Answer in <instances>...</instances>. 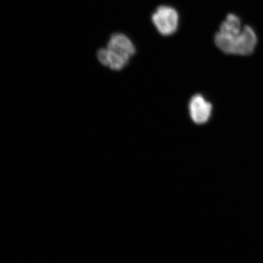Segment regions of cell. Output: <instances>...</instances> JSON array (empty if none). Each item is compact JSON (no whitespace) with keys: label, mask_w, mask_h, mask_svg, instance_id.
<instances>
[{"label":"cell","mask_w":263,"mask_h":263,"mask_svg":"<svg viewBox=\"0 0 263 263\" xmlns=\"http://www.w3.org/2000/svg\"><path fill=\"white\" fill-rule=\"evenodd\" d=\"M215 43L226 54L248 55L255 51L258 37L251 26H242L238 15L229 14L215 35Z\"/></svg>","instance_id":"cell-1"},{"label":"cell","mask_w":263,"mask_h":263,"mask_svg":"<svg viewBox=\"0 0 263 263\" xmlns=\"http://www.w3.org/2000/svg\"><path fill=\"white\" fill-rule=\"evenodd\" d=\"M107 67L121 70L136 53V47L130 39L121 33L111 35L107 47Z\"/></svg>","instance_id":"cell-2"},{"label":"cell","mask_w":263,"mask_h":263,"mask_svg":"<svg viewBox=\"0 0 263 263\" xmlns=\"http://www.w3.org/2000/svg\"><path fill=\"white\" fill-rule=\"evenodd\" d=\"M152 21L160 34L171 35L178 28L179 15L172 6H160L153 13Z\"/></svg>","instance_id":"cell-3"},{"label":"cell","mask_w":263,"mask_h":263,"mask_svg":"<svg viewBox=\"0 0 263 263\" xmlns=\"http://www.w3.org/2000/svg\"><path fill=\"white\" fill-rule=\"evenodd\" d=\"M213 106L211 103L200 94H196L191 98L189 111L191 118L197 124H205L212 116Z\"/></svg>","instance_id":"cell-4"}]
</instances>
